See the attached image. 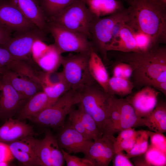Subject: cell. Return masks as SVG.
<instances>
[{
  "instance_id": "7a4b0ae2",
  "label": "cell",
  "mask_w": 166,
  "mask_h": 166,
  "mask_svg": "<svg viewBox=\"0 0 166 166\" xmlns=\"http://www.w3.org/2000/svg\"><path fill=\"white\" fill-rule=\"evenodd\" d=\"M126 24L149 36L157 44L166 42V8L153 0H133Z\"/></svg>"
},
{
  "instance_id": "4316f807",
  "label": "cell",
  "mask_w": 166,
  "mask_h": 166,
  "mask_svg": "<svg viewBox=\"0 0 166 166\" xmlns=\"http://www.w3.org/2000/svg\"><path fill=\"white\" fill-rule=\"evenodd\" d=\"M46 18L56 16L76 0H38Z\"/></svg>"
},
{
  "instance_id": "30bf717a",
  "label": "cell",
  "mask_w": 166,
  "mask_h": 166,
  "mask_svg": "<svg viewBox=\"0 0 166 166\" xmlns=\"http://www.w3.org/2000/svg\"><path fill=\"white\" fill-rule=\"evenodd\" d=\"M115 139L113 135L105 134L93 140L83 158L89 161L93 166H108L115 153Z\"/></svg>"
},
{
  "instance_id": "bcb514c9",
  "label": "cell",
  "mask_w": 166,
  "mask_h": 166,
  "mask_svg": "<svg viewBox=\"0 0 166 166\" xmlns=\"http://www.w3.org/2000/svg\"><path fill=\"white\" fill-rule=\"evenodd\" d=\"M161 6L166 8V0H153Z\"/></svg>"
},
{
  "instance_id": "277c9868",
  "label": "cell",
  "mask_w": 166,
  "mask_h": 166,
  "mask_svg": "<svg viewBox=\"0 0 166 166\" xmlns=\"http://www.w3.org/2000/svg\"><path fill=\"white\" fill-rule=\"evenodd\" d=\"M79 102L78 92L71 89L53 105L45 108L29 120L43 127L60 128L64 125L66 117L73 106Z\"/></svg>"
},
{
  "instance_id": "9c48e42d",
  "label": "cell",
  "mask_w": 166,
  "mask_h": 166,
  "mask_svg": "<svg viewBox=\"0 0 166 166\" xmlns=\"http://www.w3.org/2000/svg\"><path fill=\"white\" fill-rule=\"evenodd\" d=\"M17 33L15 36L11 37L6 43L0 46L6 49L16 58L31 61L33 45L38 39L43 41L45 32L37 28Z\"/></svg>"
},
{
  "instance_id": "cb8c5ba5",
  "label": "cell",
  "mask_w": 166,
  "mask_h": 166,
  "mask_svg": "<svg viewBox=\"0 0 166 166\" xmlns=\"http://www.w3.org/2000/svg\"><path fill=\"white\" fill-rule=\"evenodd\" d=\"M144 126L149 130L156 132H166V104L163 101H158L154 109L143 117Z\"/></svg>"
},
{
  "instance_id": "e575fe53",
  "label": "cell",
  "mask_w": 166,
  "mask_h": 166,
  "mask_svg": "<svg viewBox=\"0 0 166 166\" xmlns=\"http://www.w3.org/2000/svg\"><path fill=\"white\" fill-rule=\"evenodd\" d=\"M151 144L166 154V137L163 133L147 131Z\"/></svg>"
},
{
  "instance_id": "d4e9b609",
  "label": "cell",
  "mask_w": 166,
  "mask_h": 166,
  "mask_svg": "<svg viewBox=\"0 0 166 166\" xmlns=\"http://www.w3.org/2000/svg\"><path fill=\"white\" fill-rule=\"evenodd\" d=\"M61 54L54 44L50 45L46 51L35 61L45 72H52L61 65Z\"/></svg>"
},
{
  "instance_id": "d6a6232c",
  "label": "cell",
  "mask_w": 166,
  "mask_h": 166,
  "mask_svg": "<svg viewBox=\"0 0 166 166\" xmlns=\"http://www.w3.org/2000/svg\"><path fill=\"white\" fill-rule=\"evenodd\" d=\"M133 30L139 53L148 51L160 45L147 34L138 30Z\"/></svg>"
},
{
  "instance_id": "b9f144b4",
  "label": "cell",
  "mask_w": 166,
  "mask_h": 166,
  "mask_svg": "<svg viewBox=\"0 0 166 166\" xmlns=\"http://www.w3.org/2000/svg\"><path fill=\"white\" fill-rule=\"evenodd\" d=\"M12 31L0 25V45L6 43L11 37Z\"/></svg>"
},
{
  "instance_id": "44dd1931",
  "label": "cell",
  "mask_w": 166,
  "mask_h": 166,
  "mask_svg": "<svg viewBox=\"0 0 166 166\" xmlns=\"http://www.w3.org/2000/svg\"><path fill=\"white\" fill-rule=\"evenodd\" d=\"M92 14L97 18L121 12L125 8L120 0H83Z\"/></svg>"
},
{
  "instance_id": "f6af8a7d",
  "label": "cell",
  "mask_w": 166,
  "mask_h": 166,
  "mask_svg": "<svg viewBox=\"0 0 166 166\" xmlns=\"http://www.w3.org/2000/svg\"><path fill=\"white\" fill-rule=\"evenodd\" d=\"M142 155L137 156H136L133 157L134 160L133 162L134 165L135 166H148V164L146 162L144 156V155L143 156Z\"/></svg>"
},
{
  "instance_id": "681fc988",
  "label": "cell",
  "mask_w": 166,
  "mask_h": 166,
  "mask_svg": "<svg viewBox=\"0 0 166 166\" xmlns=\"http://www.w3.org/2000/svg\"><path fill=\"white\" fill-rule=\"evenodd\" d=\"M0 77H1V76H0Z\"/></svg>"
},
{
  "instance_id": "2e32d148",
  "label": "cell",
  "mask_w": 166,
  "mask_h": 166,
  "mask_svg": "<svg viewBox=\"0 0 166 166\" xmlns=\"http://www.w3.org/2000/svg\"><path fill=\"white\" fill-rule=\"evenodd\" d=\"M1 77L10 84L26 101L42 91V86L39 83L29 77L8 70H4Z\"/></svg>"
},
{
  "instance_id": "5bb4252c",
  "label": "cell",
  "mask_w": 166,
  "mask_h": 166,
  "mask_svg": "<svg viewBox=\"0 0 166 166\" xmlns=\"http://www.w3.org/2000/svg\"><path fill=\"white\" fill-rule=\"evenodd\" d=\"M26 102L8 82L0 78V119L11 118Z\"/></svg>"
},
{
  "instance_id": "ffe728a7",
  "label": "cell",
  "mask_w": 166,
  "mask_h": 166,
  "mask_svg": "<svg viewBox=\"0 0 166 166\" xmlns=\"http://www.w3.org/2000/svg\"><path fill=\"white\" fill-rule=\"evenodd\" d=\"M120 113V118L116 132L128 128L144 126V119L138 117L127 99L116 98Z\"/></svg>"
},
{
  "instance_id": "f35d334b",
  "label": "cell",
  "mask_w": 166,
  "mask_h": 166,
  "mask_svg": "<svg viewBox=\"0 0 166 166\" xmlns=\"http://www.w3.org/2000/svg\"><path fill=\"white\" fill-rule=\"evenodd\" d=\"M112 160L114 166H134L122 151L116 152Z\"/></svg>"
},
{
  "instance_id": "1f68e13d",
  "label": "cell",
  "mask_w": 166,
  "mask_h": 166,
  "mask_svg": "<svg viewBox=\"0 0 166 166\" xmlns=\"http://www.w3.org/2000/svg\"><path fill=\"white\" fill-rule=\"evenodd\" d=\"M144 154L145 160L148 166L166 165V154L151 144L148 145L147 151Z\"/></svg>"
},
{
  "instance_id": "8d00e7d4",
  "label": "cell",
  "mask_w": 166,
  "mask_h": 166,
  "mask_svg": "<svg viewBox=\"0 0 166 166\" xmlns=\"http://www.w3.org/2000/svg\"><path fill=\"white\" fill-rule=\"evenodd\" d=\"M14 158L8 144L0 142V164L2 166H9Z\"/></svg>"
},
{
  "instance_id": "7402d4cb",
  "label": "cell",
  "mask_w": 166,
  "mask_h": 166,
  "mask_svg": "<svg viewBox=\"0 0 166 166\" xmlns=\"http://www.w3.org/2000/svg\"><path fill=\"white\" fill-rule=\"evenodd\" d=\"M88 66L90 73L95 81L108 93L109 74L103 61L94 49L90 53Z\"/></svg>"
},
{
  "instance_id": "e0dca14e",
  "label": "cell",
  "mask_w": 166,
  "mask_h": 166,
  "mask_svg": "<svg viewBox=\"0 0 166 166\" xmlns=\"http://www.w3.org/2000/svg\"><path fill=\"white\" fill-rule=\"evenodd\" d=\"M33 127L12 117L0 126V142L8 144L21 138L36 135Z\"/></svg>"
},
{
  "instance_id": "60d3db41",
  "label": "cell",
  "mask_w": 166,
  "mask_h": 166,
  "mask_svg": "<svg viewBox=\"0 0 166 166\" xmlns=\"http://www.w3.org/2000/svg\"><path fill=\"white\" fill-rule=\"evenodd\" d=\"M137 131L134 128H128L123 129L119 132L118 135L116 138L114 144H117L121 141L136 136Z\"/></svg>"
},
{
  "instance_id": "603a6c76",
  "label": "cell",
  "mask_w": 166,
  "mask_h": 166,
  "mask_svg": "<svg viewBox=\"0 0 166 166\" xmlns=\"http://www.w3.org/2000/svg\"><path fill=\"white\" fill-rule=\"evenodd\" d=\"M48 106V99L43 91L37 93L28 100L19 111L18 119L29 120Z\"/></svg>"
},
{
  "instance_id": "6da1fadb",
  "label": "cell",
  "mask_w": 166,
  "mask_h": 166,
  "mask_svg": "<svg viewBox=\"0 0 166 166\" xmlns=\"http://www.w3.org/2000/svg\"><path fill=\"white\" fill-rule=\"evenodd\" d=\"M117 59L131 67L134 87L150 86L158 90L166 82L165 46L159 45L144 52H119Z\"/></svg>"
},
{
  "instance_id": "3957f363",
  "label": "cell",
  "mask_w": 166,
  "mask_h": 166,
  "mask_svg": "<svg viewBox=\"0 0 166 166\" xmlns=\"http://www.w3.org/2000/svg\"><path fill=\"white\" fill-rule=\"evenodd\" d=\"M77 92L80 99L79 104L94 119L101 135L105 134L113 95L106 92L96 82Z\"/></svg>"
},
{
  "instance_id": "8fae6325",
  "label": "cell",
  "mask_w": 166,
  "mask_h": 166,
  "mask_svg": "<svg viewBox=\"0 0 166 166\" xmlns=\"http://www.w3.org/2000/svg\"><path fill=\"white\" fill-rule=\"evenodd\" d=\"M56 136L58 144L69 154L85 155L93 140L89 139L73 128L69 123L59 128Z\"/></svg>"
},
{
  "instance_id": "484cf974",
  "label": "cell",
  "mask_w": 166,
  "mask_h": 166,
  "mask_svg": "<svg viewBox=\"0 0 166 166\" xmlns=\"http://www.w3.org/2000/svg\"><path fill=\"white\" fill-rule=\"evenodd\" d=\"M51 133L50 130H46L44 138L37 140L36 153L42 166H52L50 139Z\"/></svg>"
},
{
  "instance_id": "9a60e30c",
  "label": "cell",
  "mask_w": 166,
  "mask_h": 166,
  "mask_svg": "<svg viewBox=\"0 0 166 166\" xmlns=\"http://www.w3.org/2000/svg\"><path fill=\"white\" fill-rule=\"evenodd\" d=\"M159 93L153 87L146 86L126 98L133 108L136 115L139 117L143 118L148 115L155 108Z\"/></svg>"
},
{
  "instance_id": "7dc6e473",
  "label": "cell",
  "mask_w": 166,
  "mask_h": 166,
  "mask_svg": "<svg viewBox=\"0 0 166 166\" xmlns=\"http://www.w3.org/2000/svg\"><path fill=\"white\" fill-rule=\"evenodd\" d=\"M5 70V69L0 65V76H1Z\"/></svg>"
},
{
  "instance_id": "7c38bea8",
  "label": "cell",
  "mask_w": 166,
  "mask_h": 166,
  "mask_svg": "<svg viewBox=\"0 0 166 166\" xmlns=\"http://www.w3.org/2000/svg\"><path fill=\"white\" fill-rule=\"evenodd\" d=\"M0 25L17 33L37 28L9 1L0 3Z\"/></svg>"
},
{
  "instance_id": "ba28073f",
  "label": "cell",
  "mask_w": 166,
  "mask_h": 166,
  "mask_svg": "<svg viewBox=\"0 0 166 166\" xmlns=\"http://www.w3.org/2000/svg\"><path fill=\"white\" fill-rule=\"evenodd\" d=\"M48 30L53 37L54 44L61 54L67 52L84 53L95 49L88 39L81 33L50 23L48 24Z\"/></svg>"
},
{
  "instance_id": "4fadbf2b",
  "label": "cell",
  "mask_w": 166,
  "mask_h": 166,
  "mask_svg": "<svg viewBox=\"0 0 166 166\" xmlns=\"http://www.w3.org/2000/svg\"><path fill=\"white\" fill-rule=\"evenodd\" d=\"M37 139L30 136L7 144L14 158L24 166H41L36 151Z\"/></svg>"
},
{
  "instance_id": "74e56055",
  "label": "cell",
  "mask_w": 166,
  "mask_h": 166,
  "mask_svg": "<svg viewBox=\"0 0 166 166\" xmlns=\"http://www.w3.org/2000/svg\"><path fill=\"white\" fill-rule=\"evenodd\" d=\"M49 45H47L40 39L36 40L34 43L31 49V55L35 61L47 49Z\"/></svg>"
},
{
  "instance_id": "d590c367",
  "label": "cell",
  "mask_w": 166,
  "mask_h": 166,
  "mask_svg": "<svg viewBox=\"0 0 166 166\" xmlns=\"http://www.w3.org/2000/svg\"><path fill=\"white\" fill-rule=\"evenodd\" d=\"M63 158L67 166H93L92 163L85 159L81 158L72 155L62 149H61Z\"/></svg>"
},
{
  "instance_id": "836d02e7",
  "label": "cell",
  "mask_w": 166,
  "mask_h": 166,
  "mask_svg": "<svg viewBox=\"0 0 166 166\" xmlns=\"http://www.w3.org/2000/svg\"><path fill=\"white\" fill-rule=\"evenodd\" d=\"M68 115L69 123L70 125L73 128L87 138L93 140L81 121L78 115L77 109H75L73 108L70 112Z\"/></svg>"
},
{
  "instance_id": "c3c4849f",
  "label": "cell",
  "mask_w": 166,
  "mask_h": 166,
  "mask_svg": "<svg viewBox=\"0 0 166 166\" xmlns=\"http://www.w3.org/2000/svg\"><path fill=\"white\" fill-rule=\"evenodd\" d=\"M126 2L129 5H130L132 2L133 0H123Z\"/></svg>"
},
{
  "instance_id": "d6986e66",
  "label": "cell",
  "mask_w": 166,
  "mask_h": 166,
  "mask_svg": "<svg viewBox=\"0 0 166 166\" xmlns=\"http://www.w3.org/2000/svg\"><path fill=\"white\" fill-rule=\"evenodd\" d=\"M37 28L44 32L48 30L46 18L38 0H9Z\"/></svg>"
},
{
  "instance_id": "7bdbcfd3",
  "label": "cell",
  "mask_w": 166,
  "mask_h": 166,
  "mask_svg": "<svg viewBox=\"0 0 166 166\" xmlns=\"http://www.w3.org/2000/svg\"><path fill=\"white\" fill-rule=\"evenodd\" d=\"M121 62L122 67V77L129 79V78L132 76V69L128 64Z\"/></svg>"
},
{
  "instance_id": "f546056e",
  "label": "cell",
  "mask_w": 166,
  "mask_h": 166,
  "mask_svg": "<svg viewBox=\"0 0 166 166\" xmlns=\"http://www.w3.org/2000/svg\"><path fill=\"white\" fill-rule=\"evenodd\" d=\"M77 109L78 115L86 129L93 140L102 136L94 119L86 113L79 104Z\"/></svg>"
},
{
  "instance_id": "ee69618b",
  "label": "cell",
  "mask_w": 166,
  "mask_h": 166,
  "mask_svg": "<svg viewBox=\"0 0 166 166\" xmlns=\"http://www.w3.org/2000/svg\"><path fill=\"white\" fill-rule=\"evenodd\" d=\"M113 76L122 77V62L117 61L113 69Z\"/></svg>"
},
{
  "instance_id": "f1b7e54d",
  "label": "cell",
  "mask_w": 166,
  "mask_h": 166,
  "mask_svg": "<svg viewBox=\"0 0 166 166\" xmlns=\"http://www.w3.org/2000/svg\"><path fill=\"white\" fill-rule=\"evenodd\" d=\"M42 89L48 98V107L54 104L61 96L71 89L65 81L53 85H45Z\"/></svg>"
},
{
  "instance_id": "ab89813d",
  "label": "cell",
  "mask_w": 166,
  "mask_h": 166,
  "mask_svg": "<svg viewBox=\"0 0 166 166\" xmlns=\"http://www.w3.org/2000/svg\"><path fill=\"white\" fill-rule=\"evenodd\" d=\"M136 136L134 137L123 140L117 144H114L115 153L121 151H125L128 153L134 147L136 140Z\"/></svg>"
},
{
  "instance_id": "83f0119b",
  "label": "cell",
  "mask_w": 166,
  "mask_h": 166,
  "mask_svg": "<svg viewBox=\"0 0 166 166\" xmlns=\"http://www.w3.org/2000/svg\"><path fill=\"white\" fill-rule=\"evenodd\" d=\"M134 88L133 82L129 79L113 76L109 78L108 93L112 95H128L132 93Z\"/></svg>"
},
{
  "instance_id": "52a82bcc",
  "label": "cell",
  "mask_w": 166,
  "mask_h": 166,
  "mask_svg": "<svg viewBox=\"0 0 166 166\" xmlns=\"http://www.w3.org/2000/svg\"><path fill=\"white\" fill-rule=\"evenodd\" d=\"M128 8L121 12L108 16L97 18L93 21L90 32L92 44L95 49L100 53L103 60L107 61V48L112 39L113 30L119 22L128 21Z\"/></svg>"
},
{
  "instance_id": "ac0fdd59",
  "label": "cell",
  "mask_w": 166,
  "mask_h": 166,
  "mask_svg": "<svg viewBox=\"0 0 166 166\" xmlns=\"http://www.w3.org/2000/svg\"><path fill=\"white\" fill-rule=\"evenodd\" d=\"M126 22L123 24L117 32L113 34L111 42L107 48L108 52L114 51L124 53L139 52L133 29Z\"/></svg>"
},
{
  "instance_id": "8992f818",
  "label": "cell",
  "mask_w": 166,
  "mask_h": 166,
  "mask_svg": "<svg viewBox=\"0 0 166 166\" xmlns=\"http://www.w3.org/2000/svg\"><path fill=\"white\" fill-rule=\"evenodd\" d=\"M91 51L62 57V72L65 81L71 89L78 91L96 82L89 69L88 61Z\"/></svg>"
},
{
  "instance_id": "5b68a950",
  "label": "cell",
  "mask_w": 166,
  "mask_h": 166,
  "mask_svg": "<svg viewBox=\"0 0 166 166\" xmlns=\"http://www.w3.org/2000/svg\"><path fill=\"white\" fill-rule=\"evenodd\" d=\"M95 17L83 0H76L63 11L50 19L49 23L81 33L90 39V29Z\"/></svg>"
},
{
  "instance_id": "4dcf8cb0",
  "label": "cell",
  "mask_w": 166,
  "mask_h": 166,
  "mask_svg": "<svg viewBox=\"0 0 166 166\" xmlns=\"http://www.w3.org/2000/svg\"><path fill=\"white\" fill-rule=\"evenodd\" d=\"M149 136L147 131L140 130L137 131L135 144L126 156L129 159L144 154L148 147Z\"/></svg>"
}]
</instances>
